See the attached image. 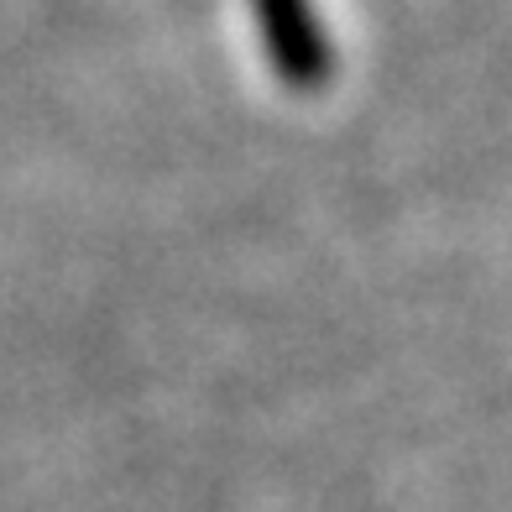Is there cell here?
I'll use <instances>...</instances> for the list:
<instances>
[{
  "instance_id": "cell-1",
  "label": "cell",
  "mask_w": 512,
  "mask_h": 512,
  "mask_svg": "<svg viewBox=\"0 0 512 512\" xmlns=\"http://www.w3.org/2000/svg\"><path fill=\"white\" fill-rule=\"evenodd\" d=\"M256 32L267 42V58L277 68V79L298 95H314V89L330 84V37H324L314 0H251Z\"/></svg>"
}]
</instances>
